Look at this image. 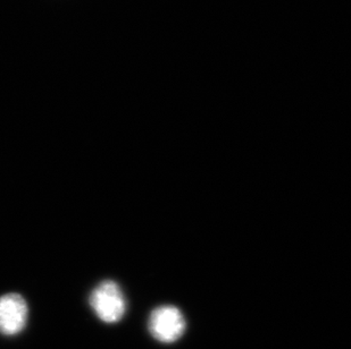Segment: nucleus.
<instances>
[{"instance_id": "obj_1", "label": "nucleus", "mask_w": 351, "mask_h": 349, "mask_svg": "<svg viewBox=\"0 0 351 349\" xmlns=\"http://www.w3.org/2000/svg\"><path fill=\"white\" fill-rule=\"evenodd\" d=\"M90 307L103 322L117 323L126 310L125 297L113 280H104L91 292Z\"/></svg>"}, {"instance_id": "obj_2", "label": "nucleus", "mask_w": 351, "mask_h": 349, "mask_svg": "<svg viewBox=\"0 0 351 349\" xmlns=\"http://www.w3.org/2000/svg\"><path fill=\"white\" fill-rule=\"evenodd\" d=\"M149 331L160 343L171 344L180 339L186 330V320L174 307H157L150 314Z\"/></svg>"}, {"instance_id": "obj_3", "label": "nucleus", "mask_w": 351, "mask_h": 349, "mask_svg": "<svg viewBox=\"0 0 351 349\" xmlns=\"http://www.w3.org/2000/svg\"><path fill=\"white\" fill-rule=\"evenodd\" d=\"M27 304L20 294L10 293L0 297V333L15 336L25 328Z\"/></svg>"}]
</instances>
